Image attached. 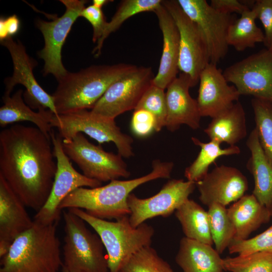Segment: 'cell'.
Instances as JSON below:
<instances>
[{
  "mask_svg": "<svg viewBox=\"0 0 272 272\" xmlns=\"http://www.w3.org/2000/svg\"><path fill=\"white\" fill-rule=\"evenodd\" d=\"M51 140L36 126L15 124L0 132V175L26 207L39 211L57 170Z\"/></svg>",
  "mask_w": 272,
  "mask_h": 272,
  "instance_id": "1",
  "label": "cell"
},
{
  "mask_svg": "<svg viewBox=\"0 0 272 272\" xmlns=\"http://www.w3.org/2000/svg\"><path fill=\"white\" fill-rule=\"evenodd\" d=\"M174 164L155 160L152 170L140 177L127 180H113L104 186L80 187L70 193L61 202L60 210L79 209L89 215L104 220H117L129 215L127 198L138 186L159 178H169Z\"/></svg>",
  "mask_w": 272,
  "mask_h": 272,
  "instance_id": "2",
  "label": "cell"
},
{
  "mask_svg": "<svg viewBox=\"0 0 272 272\" xmlns=\"http://www.w3.org/2000/svg\"><path fill=\"white\" fill-rule=\"evenodd\" d=\"M138 66L127 63L92 65L69 72L58 81L52 95L58 114L92 109L114 82Z\"/></svg>",
  "mask_w": 272,
  "mask_h": 272,
  "instance_id": "3",
  "label": "cell"
},
{
  "mask_svg": "<svg viewBox=\"0 0 272 272\" xmlns=\"http://www.w3.org/2000/svg\"><path fill=\"white\" fill-rule=\"evenodd\" d=\"M57 225L34 222L1 258L0 272H59L63 262Z\"/></svg>",
  "mask_w": 272,
  "mask_h": 272,
  "instance_id": "4",
  "label": "cell"
},
{
  "mask_svg": "<svg viewBox=\"0 0 272 272\" xmlns=\"http://www.w3.org/2000/svg\"><path fill=\"white\" fill-rule=\"evenodd\" d=\"M67 210L83 220L99 236L106 251L109 272H120L133 255L151 245L154 234L153 227L144 223L134 227L129 215L113 222L92 216L82 209Z\"/></svg>",
  "mask_w": 272,
  "mask_h": 272,
  "instance_id": "5",
  "label": "cell"
},
{
  "mask_svg": "<svg viewBox=\"0 0 272 272\" xmlns=\"http://www.w3.org/2000/svg\"><path fill=\"white\" fill-rule=\"evenodd\" d=\"M64 220L63 261L62 268L69 272H108L104 247L98 234L85 222L67 210H62Z\"/></svg>",
  "mask_w": 272,
  "mask_h": 272,
  "instance_id": "6",
  "label": "cell"
},
{
  "mask_svg": "<svg viewBox=\"0 0 272 272\" xmlns=\"http://www.w3.org/2000/svg\"><path fill=\"white\" fill-rule=\"evenodd\" d=\"M51 125L58 129L62 140L69 141L79 132L84 133L100 144L112 142L118 154L124 158L133 155L132 138L123 133L114 119L105 118L91 111L82 110L58 116L54 115Z\"/></svg>",
  "mask_w": 272,
  "mask_h": 272,
  "instance_id": "7",
  "label": "cell"
},
{
  "mask_svg": "<svg viewBox=\"0 0 272 272\" xmlns=\"http://www.w3.org/2000/svg\"><path fill=\"white\" fill-rule=\"evenodd\" d=\"M50 136L57 170L49 196L34 217V222L42 225L58 224L62 212L59 206L74 190L80 187L94 188L102 185L101 182L86 177L74 168L63 150L62 139L59 133L56 134L52 130Z\"/></svg>",
  "mask_w": 272,
  "mask_h": 272,
  "instance_id": "8",
  "label": "cell"
},
{
  "mask_svg": "<svg viewBox=\"0 0 272 272\" xmlns=\"http://www.w3.org/2000/svg\"><path fill=\"white\" fill-rule=\"evenodd\" d=\"M63 150L86 177L101 182L127 178L130 173L122 156L105 151L90 143L81 132L69 141L62 140Z\"/></svg>",
  "mask_w": 272,
  "mask_h": 272,
  "instance_id": "9",
  "label": "cell"
},
{
  "mask_svg": "<svg viewBox=\"0 0 272 272\" xmlns=\"http://www.w3.org/2000/svg\"><path fill=\"white\" fill-rule=\"evenodd\" d=\"M65 6L64 13L51 21L39 19L36 26L41 32L44 40V47L38 52L39 57L44 62L43 74L52 75L58 81L68 71L61 60L62 46L71 28L86 7V1L61 0Z\"/></svg>",
  "mask_w": 272,
  "mask_h": 272,
  "instance_id": "10",
  "label": "cell"
},
{
  "mask_svg": "<svg viewBox=\"0 0 272 272\" xmlns=\"http://www.w3.org/2000/svg\"><path fill=\"white\" fill-rule=\"evenodd\" d=\"M177 1L199 30L207 47L210 62L217 64L227 53V32L236 20L234 16L216 10L206 0Z\"/></svg>",
  "mask_w": 272,
  "mask_h": 272,
  "instance_id": "11",
  "label": "cell"
},
{
  "mask_svg": "<svg viewBox=\"0 0 272 272\" xmlns=\"http://www.w3.org/2000/svg\"><path fill=\"white\" fill-rule=\"evenodd\" d=\"M162 4L178 30L179 71L188 75L196 85L201 72L210 62L206 44L196 25L183 12L177 1L164 0Z\"/></svg>",
  "mask_w": 272,
  "mask_h": 272,
  "instance_id": "12",
  "label": "cell"
},
{
  "mask_svg": "<svg viewBox=\"0 0 272 272\" xmlns=\"http://www.w3.org/2000/svg\"><path fill=\"white\" fill-rule=\"evenodd\" d=\"M154 77L151 67H138L112 83L91 111L115 119L126 111L134 110Z\"/></svg>",
  "mask_w": 272,
  "mask_h": 272,
  "instance_id": "13",
  "label": "cell"
},
{
  "mask_svg": "<svg viewBox=\"0 0 272 272\" xmlns=\"http://www.w3.org/2000/svg\"><path fill=\"white\" fill-rule=\"evenodd\" d=\"M223 75L240 95L272 102V51L260 50L227 67Z\"/></svg>",
  "mask_w": 272,
  "mask_h": 272,
  "instance_id": "14",
  "label": "cell"
},
{
  "mask_svg": "<svg viewBox=\"0 0 272 272\" xmlns=\"http://www.w3.org/2000/svg\"><path fill=\"white\" fill-rule=\"evenodd\" d=\"M195 187V183L193 181L172 179L151 197L141 198L130 193L127 198L130 224L137 227L148 219L170 216L189 199Z\"/></svg>",
  "mask_w": 272,
  "mask_h": 272,
  "instance_id": "15",
  "label": "cell"
},
{
  "mask_svg": "<svg viewBox=\"0 0 272 272\" xmlns=\"http://www.w3.org/2000/svg\"><path fill=\"white\" fill-rule=\"evenodd\" d=\"M1 43L9 51L13 64L12 76L5 81L4 96H10L14 87L17 84H21L26 88L25 98L34 105L35 108L49 109L58 116L52 96L47 93L35 78L33 70L36 61L29 56L25 46L19 40L15 41L12 37L7 38Z\"/></svg>",
  "mask_w": 272,
  "mask_h": 272,
  "instance_id": "16",
  "label": "cell"
},
{
  "mask_svg": "<svg viewBox=\"0 0 272 272\" xmlns=\"http://www.w3.org/2000/svg\"><path fill=\"white\" fill-rule=\"evenodd\" d=\"M195 185L200 201L208 207L215 203L226 207L245 195L248 188L247 179L242 172L224 165L216 166Z\"/></svg>",
  "mask_w": 272,
  "mask_h": 272,
  "instance_id": "17",
  "label": "cell"
},
{
  "mask_svg": "<svg viewBox=\"0 0 272 272\" xmlns=\"http://www.w3.org/2000/svg\"><path fill=\"white\" fill-rule=\"evenodd\" d=\"M196 99L201 117L212 118L232 106L241 96L229 85L217 64L209 62L201 72Z\"/></svg>",
  "mask_w": 272,
  "mask_h": 272,
  "instance_id": "18",
  "label": "cell"
},
{
  "mask_svg": "<svg viewBox=\"0 0 272 272\" xmlns=\"http://www.w3.org/2000/svg\"><path fill=\"white\" fill-rule=\"evenodd\" d=\"M195 86L188 75L181 73L167 86L165 126L169 131H174L182 124L192 129L199 127L201 116L197 102L189 93V89Z\"/></svg>",
  "mask_w": 272,
  "mask_h": 272,
  "instance_id": "19",
  "label": "cell"
},
{
  "mask_svg": "<svg viewBox=\"0 0 272 272\" xmlns=\"http://www.w3.org/2000/svg\"><path fill=\"white\" fill-rule=\"evenodd\" d=\"M26 206L0 175V257L13 241L34 224Z\"/></svg>",
  "mask_w": 272,
  "mask_h": 272,
  "instance_id": "20",
  "label": "cell"
},
{
  "mask_svg": "<svg viewBox=\"0 0 272 272\" xmlns=\"http://www.w3.org/2000/svg\"><path fill=\"white\" fill-rule=\"evenodd\" d=\"M163 35V49L158 72L153 84L165 89L179 71V35L172 16L162 4L154 12Z\"/></svg>",
  "mask_w": 272,
  "mask_h": 272,
  "instance_id": "21",
  "label": "cell"
},
{
  "mask_svg": "<svg viewBox=\"0 0 272 272\" xmlns=\"http://www.w3.org/2000/svg\"><path fill=\"white\" fill-rule=\"evenodd\" d=\"M227 214L235 229L234 240L248 239L252 232L271 219L268 209L252 194H245L234 202L227 209Z\"/></svg>",
  "mask_w": 272,
  "mask_h": 272,
  "instance_id": "22",
  "label": "cell"
},
{
  "mask_svg": "<svg viewBox=\"0 0 272 272\" xmlns=\"http://www.w3.org/2000/svg\"><path fill=\"white\" fill-rule=\"evenodd\" d=\"M183 272H222L223 258L212 245L183 237L175 257Z\"/></svg>",
  "mask_w": 272,
  "mask_h": 272,
  "instance_id": "23",
  "label": "cell"
},
{
  "mask_svg": "<svg viewBox=\"0 0 272 272\" xmlns=\"http://www.w3.org/2000/svg\"><path fill=\"white\" fill-rule=\"evenodd\" d=\"M246 144L251 154L246 167L254 181L252 194L269 209L272 202V164L260 144L255 128L250 132Z\"/></svg>",
  "mask_w": 272,
  "mask_h": 272,
  "instance_id": "24",
  "label": "cell"
},
{
  "mask_svg": "<svg viewBox=\"0 0 272 272\" xmlns=\"http://www.w3.org/2000/svg\"><path fill=\"white\" fill-rule=\"evenodd\" d=\"M23 94V91L19 89L12 96H3L4 104L0 108L1 126L4 128L17 122L29 121L51 139L50 134L53 130L51 121L54 114L43 108L34 111L24 102Z\"/></svg>",
  "mask_w": 272,
  "mask_h": 272,
  "instance_id": "25",
  "label": "cell"
},
{
  "mask_svg": "<svg viewBox=\"0 0 272 272\" xmlns=\"http://www.w3.org/2000/svg\"><path fill=\"white\" fill-rule=\"evenodd\" d=\"M203 131L211 141L235 146L247 134L246 114L239 101L212 118Z\"/></svg>",
  "mask_w": 272,
  "mask_h": 272,
  "instance_id": "26",
  "label": "cell"
},
{
  "mask_svg": "<svg viewBox=\"0 0 272 272\" xmlns=\"http://www.w3.org/2000/svg\"><path fill=\"white\" fill-rule=\"evenodd\" d=\"M185 237L212 245L213 244L208 212L193 200L188 199L175 211Z\"/></svg>",
  "mask_w": 272,
  "mask_h": 272,
  "instance_id": "27",
  "label": "cell"
},
{
  "mask_svg": "<svg viewBox=\"0 0 272 272\" xmlns=\"http://www.w3.org/2000/svg\"><path fill=\"white\" fill-rule=\"evenodd\" d=\"M193 144L200 147V150L195 160L184 171L187 180L196 182L202 179L209 172L210 165L219 157L240 153V148L236 145L225 149L221 147V144L211 141L204 143L195 137L191 138Z\"/></svg>",
  "mask_w": 272,
  "mask_h": 272,
  "instance_id": "28",
  "label": "cell"
},
{
  "mask_svg": "<svg viewBox=\"0 0 272 272\" xmlns=\"http://www.w3.org/2000/svg\"><path fill=\"white\" fill-rule=\"evenodd\" d=\"M255 11L248 9L230 26L227 32V42L238 51L254 47L257 43L264 42V34L255 23Z\"/></svg>",
  "mask_w": 272,
  "mask_h": 272,
  "instance_id": "29",
  "label": "cell"
},
{
  "mask_svg": "<svg viewBox=\"0 0 272 272\" xmlns=\"http://www.w3.org/2000/svg\"><path fill=\"white\" fill-rule=\"evenodd\" d=\"M161 0H124L122 1L111 18L107 23L101 38L97 42L93 50V54L98 57L101 54L105 40L109 35L116 31L127 19L141 13L153 12L162 4Z\"/></svg>",
  "mask_w": 272,
  "mask_h": 272,
  "instance_id": "30",
  "label": "cell"
},
{
  "mask_svg": "<svg viewBox=\"0 0 272 272\" xmlns=\"http://www.w3.org/2000/svg\"><path fill=\"white\" fill-rule=\"evenodd\" d=\"M210 229L216 251L220 254L228 248L236 233L226 207L213 203L208 207Z\"/></svg>",
  "mask_w": 272,
  "mask_h": 272,
  "instance_id": "31",
  "label": "cell"
},
{
  "mask_svg": "<svg viewBox=\"0 0 272 272\" xmlns=\"http://www.w3.org/2000/svg\"><path fill=\"white\" fill-rule=\"evenodd\" d=\"M251 103L260 144L272 164V102L253 98Z\"/></svg>",
  "mask_w": 272,
  "mask_h": 272,
  "instance_id": "32",
  "label": "cell"
},
{
  "mask_svg": "<svg viewBox=\"0 0 272 272\" xmlns=\"http://www.w3.org/2000/svg\"><path fill=\"white\" fill-rule=\"evenodd\" d=\"M224 270L272 272V251H260L223 258Z\"/></svg>",
  "mask_w": 272,
  "mask_h": 272,
  "instance_id": "33",
  "label": "cell"
},
{
  "mask_svg": "<svg viewBox=\"0 0 272 272\" xmlns=\"http://www.w3.org/2000/svg\"><path fill=\"white\" fill-rule=\"evenodd\" d=\"M120 272H174L170 265L159 256L151 245L133 255Z\"/></svg>",
  "mask_w": 272,
  "mask_h": 272,
  "instance_id": "34",
  "label": "cell"
},
{
  "mask_svg": "<svg viewBox=\"0 0 272 272\" xmlns=\"http://www.w3.org/2000/svg\"><path fill=\"white\" fill-rule=\"evenodd\" d=\"M164 90L152 83L142 96L135 108L148 110L154 116L156 119L155 131L157 132L160 131L165 126L167 107Z\"/></svg>",
  "mask_w": 272,
  "mask_h": 272,
  "instance_id": "35",
  "label": "cell"
},
{
  "mask_svg": "<svg viewBox=\"0 0 272 272\" xmlns=\"http://www.w3.org/2000/svg\"><path fill=\"white\" fill-rule=\"evenodd\" d=\"M230 254L246 255L260 251H272V226L263 232L243 240H233L228 248Z\"/></svg>",
  "mask_w": 272,
  "mask_h": 272,
  "instance_id": "36",
  "label": "cell"
},
{
  "mask_svg": "<svg viewBox=\"0 0 272 272\" xmlns=\"http://www.w3.org/2000/svg\"><path fill=\"white\" fill-rule=\"evenodd\" d=\"M132 132L136 136L146 137L156 129V119L149 111L144 109H135L133 112L130 122Z\"/></svg>",
  "mask_w": 272,
  "mask_h": 272,
  "instance_id": "37",
  "label": "cell"
},
{
  "mask_svg": "<svg viewBox=\"0 0 272 272\" xmlns=\"http://www.w3.org/2000/svg\"><path fill=\"white\" fill-rule=\"evenodd\" d=\"M261 22L264 30V44L267 49L272 48V0L255 1L252 8Z\"/></svg>",
  "mask_w": 272,
  "mask_h": 272,
  "instance_id": "38",
  "label": "cell"
},
{
  "mask_svg": "<svg viewBox=\"0 0 272 272\" xmlns=\"http://www.w3.org/2000/svg\"><path fill=\"white\" fill-rule=\"evenodd\" d=\"M86 19L92 25L93 30L92 40L97 42L101 38L106 27L107 23L102 10L91 5L85 7L80 14V17Z\"/></svg>",
  "mask_w": 272,
  "mask_h": 272,
  "instance_id": "39",
  "label": "cell"
},
{
  "mask_svg": "<svg viewBox=\"0 0 272 272\" xmlns=\"http://www.w3.org/2000/svg\"><path fill=\"white\" fill-rule=\"evenodd\" d=\"M210 5L216 10L227 14L237 13L241 15L248 9L241 1L212 0Z\"/></svg>",
  "mask_w": 272,
  "mask_h": 272,
  "instance_id": "40",
  "label": "cell"
},
{
  "mask_svg": "<svg viewBox=\"0 0 272 272\" xmlns=\"http://www.w3.org/2000/svg\"><path fill=\"white\" fill-rule=\"evenodd\" d=\"M20 28V21L16 15L0 19V40L1 41L7 38L12 37L17 34Z\"/></svg>",
  "mask_w": 272,
  "mask_h": 272,
  "instance_id": "41",
  "label": "cell"
},
{
  "mask_svg": "<svg viewBox=\"0 0 272 272\" xmlns=\"http://www.w3.org/2000/svg\"><path fill=\"white\" fill-rule=\"evenodd\" d=\"M111 1L108 0H93L92 2V5L95 7L102 9V8L106 5L109 2H110Z\"/></svg>",
  "mask_w": 272,
  "mask_h": 272,
  "instance_id": "42",
  "label": "cell"
},
{
  "mask_svg": "<svg viewBox=\"0 0 272 272\" xmlns=\"http://www.w3.org/2000/svg\"><path fill=\"white\" fill-rule=\"evenodd\" d=\"M268 210H269V211L270 212V215H271V218L272 219V202H271V205H270V207L269 208Z\"/></svg>",
  "mask_w": 272,
  "mask_h": 272,
  "instance_id": "43",
  "label": "cell"
},
{
  "mask_svg": "<svg viewBox=\"0 0 272 272\" xmlns=\"http://www.w3.org/2000/svg\"><path fill=\"white\" fill-rule=\"evenodd\" d=\"M62 272H69L64 268H62Z\"/></svg>",
  "mask_w": 272,
  "mask_h": 272,
  "instance_id": "44",
  "label": "cell"
},
{
  "mask_svg": "<svg viewBox=\"0 0 272 272\" xmlns=\"http://www.w3.org/2000/svg\"><path fill=\"white\" fill-rule=\"evenodd\" d=\"M269 50H270L272 51V48L271 49H269Z\"/></svg>",
  "mask_w": 272,
  "mask_h": 272,
  "instance_id": "45",
  "label": "cell"
},
{
  "mask_svg": "<svg viewBox=\"0 0 272 272\" xmlns=\"http://www.w3.org/2000/svg\"><path fill=\"white\" fill-rule=\"evenodd\" d=\"M222 272H223V271H222Z\"/></svg>",
  "mask_w": 272,
  "mask_h": 272,
  "instance_id": "46",
  "label": "cell"
}]
</instances>
